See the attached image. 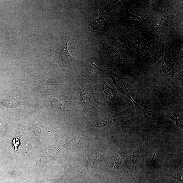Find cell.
<instances>
[{
	"mask_svg": "<svg viewBox=\"0 0 183 183\" xmlns=\"http://www.w3.org/2000/svg\"><path fill=\"white\" fill-rule=\"evenodd\" d=\"M68 38H62L59 49V56L63 65L72 68L78 63L79 61L73 57L69 52L68 48Z\"/></svg>",
	"mask_w": 183,
	"mask_h": 183,
	"instance_id": "obj_1",
	"label": "cell"
},
{
	"mask_svg": "<svg viewBox=\"0 0 183 183\" xmlns=\"http://www.w3.org/2000/svg\"><path fill=\"white\" fill-rule=\"evenodd\" d=\"M141 152V148L140 146L136 149H121V153L123 154L124 159L127 163L130 164L136 162Z\"/></svg>",
	"mask_w": 183,
	"mask_h": 183,
	"instance_id": "obj_2",
	"label": "cell"
},
{
	"mask_svg": "<svg viewBox=\"0 0 183 183\" xmlns=\"http://www.w3.org/2000/svg\"><path fill=\"white\" fill-rule=\"evenodd\" d=\"M2 102L3 104L5 106L8 107H16L21 105H23V103L21 102L16 101L12 99V100L5 99L3 100Z\"/></svg>",
	"mask_w": 183,
	"mask_h": 183,
	"instance_id": "obj_3",
	"label": "cell"
},
{
	"mask_svg": "<svg viewBox=\"0 0 183 183\" xmlns=\"http://www.w3.org/2000/svg\"><path fill=\"white\" fill-rule=\"evenodd\" d=\"M171 174L172 175V176H173L174 178L178 180V181L182 183V175L181 173H180L179 172L176 173L174 172L173 173H171Z\"/></svg>",
	"mask_w": 183,
	"mask_h": 183,
	"instance_id": "obj_4",
	"label": "cell"
}]
</instances>
